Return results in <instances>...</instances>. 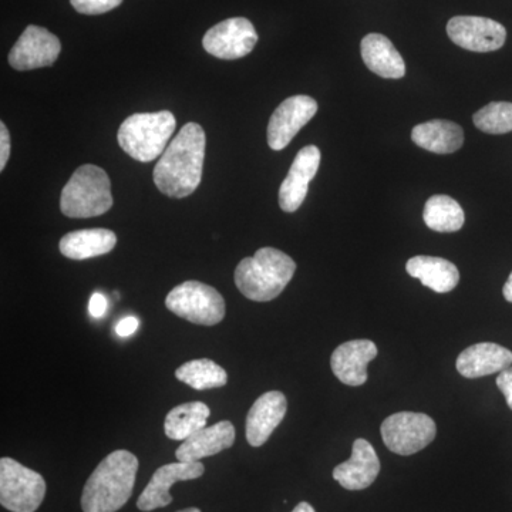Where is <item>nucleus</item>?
I'll list each match as a JSON object with an SVG mask.
<instances>
[{"instance_id":"obj_33","label":"nucleus","mask_w":512,"mask_h":512,"mask_svg":"<svg viewBox=\"0 0 512 512\" xmlns=\"http://www.w3.org/2000/svg\"><path fill=\"white\" fill-rule=\"evenodd\" d=\"M503 295H504L505 301L512 303V272H511L510 278H508V281L505 282V285L503 288Z\"/></svg>"},{"instance_id":"obj_9","label":"nucleus","mask_w":512,"mask_h":512,"mask_svg":"<svg viewBox=\"0 0 512 512\" xmlns=\"http://www.w3.org/2000/svg\"><path fill=\"white\" fill-rule=\"evenodd\" d=\"M258 43V33L245 18H232L218 23L205 33L202 46L211 56L237 60L248 56Z\"/></svg>"},{"instance_id":"obj_32","label":"nucleus","mask_w":512,"mask_h":512,"mask_svg":"<svg viewBox=\"0 0 512 512\" xmlns=\"http://www.w3.org/2000/svg\"><path fill=\"white\" fill-rule=\"evenodd\" d=\"M138 326H140V320L134 318V316H127V318H124L117 323L116 333L120 338H128V336L136 333Z\"/></svg>"},{"instance_id":"obj_29","label":"nucleus","mask_w":512,"mask_h":512,"mask_svg":"<svg viewBox=\"0 0 512 512\" xmlns=\"http://www.w3.org/2000/svg\"><path fill=\"white\" fill-rule=\"evenodd\" d=\"M497 387L504 394L505 402L512 410V366L505 369L497 376Z\"/></svg>"},{"instance_id":"obj_35","label":"nucleus","mask_w":512,"mask_h":512,"mask_svg":"<svg viewBox=\"0 0 512 512\" xmlns=\"http://www.w3.org/2000/svg\"><path fill=\"white\" fill-rule=\"evenodd\" d=\"M177 512H201V510H200V508L191 507V508H185V510H181V511H177Z\"/></svg>"},{"instance_id":"obj_10","label":"nucleus","mask_w":512,"mask_h":512,"mask_svg":"<svg viewBox=\"0 0 512 512\" xmlns=\"http://www.w3.org/2000/svg\"><path fill=\"white\" fill-rule=\"evenodd\" d=\"M447 35L454 45L476 53L495 52L507 40V30L501 23L480 16H456L448 20Z\"/></svg>"},{"instance_id":"obj_12","label":"nucleus","mask_w":512,"mask_h":512,"mask_svg":"<svg viewBox=\"0 0 512 512\" xmlns=\"http://www.w3.org/2000/svg\"><path fill=\"white\" fill-rule=\"evenodd\" d=\"M62 52L59 37L40 26L30 25L9 53V64L19 72L52 66Z\"/></svg>"},{"instance_id":"obj_23","label":"nucleus","mask_w":512,"mask_h":512,"mask_svg":"<svg viewBox=\"0 0 512 512\" xmlns=\"http://www.w3.org/2000/svg\"><path fill=\"white\" fill-rule=\"evenodd\" d=\"M412 140L417 147L431 153L451 154L463 147L464 133L453 121L431 120L413 128Z\"/></svg>"},{"instance_id":"obj_17","label":"nucleus","mask_w":512,"mask_h":512,"mask_svg":"<svg viewBox=\"0 0 512 512\" xmlns=\"http://www.w3.org/2000/svg\"><path fill=\"white\" fill-rule=\"evenodd\" d=\"M288 410V400L281 392H268L262 394L252 404L247 416V440L252 447L264 446L272 436L276 427L284 420Z\"/></svg>"},{"instance_id":"obj_15","label":"nucleus","mask_w":512,"mask_h":512,"mask_svg":"<svg viewBox=\"0 0 512 512\" xmlns=\"http://www.w3.org/2000/svg\"><path fill=\"white\" fill-rule=\"evenodd\" d=\"M380 473V460L372 444L365 439L353 443L352 457L333 470V478L345 490L362 491L375 483Z\"/></svg>"},{"instance_id":"obj_27","label":"nucleus","mask_w":512,"mask_h":512,"mask_svg":"<svg viewBox=\"0 0 512 512\" xmlns=\"http://www.w3.org/2000/svg\"><path fill=\"white\" fill-rule=\"evenodd\" d=\"M478 130L487 134H507L512 131V103L493 101L473 116Z\"/></svg>"},{"instance_id":"obj_25","label":"nucleus","mask_w":512,"mask_h":512,"mask_svg":"<svg viewBox=\"0 0 512 512\" xmlns=\"http://www.w3.org/2000/svg\"><path fill=\"white\" fill-rule=\"evenodd\" d=\"M424 222L436 232H457L466 222L463 208L448 195H433L424 205Z\"/></svg>"},{"instance_id":"obj_16","label":"nucleus","mask_w":512,"mask_h":512,"mask_svg":"<svg viewBox=\"0 0 512 512\" xmlns=\"http://www.w3.org/2000/svg\"><path fill=\"white\" fill-rule=\"evenodd\" d=\"M377 356L372 340H349L330 357L333 375L348 386H363L367 382V366Z\"/></svg>"},{"instance_id":"obj_4","label":"nucleus","mask_w":512,"mask_h":512,"mask_svg":"<svg viewBox=\"0 0 512 512\" xmlns=\"http://www.w3.org/2000/svg\"><path fill=\"white\" fill-rule=\"evenodd\" d=\"M175 127L177 120L171 111L133 114L121 124L117 140L128 156L150 163L163 156Z\"/></svg>"},{"instance_id":"obj_19","label":"nucleus","mask_w":512,"mask_h":512,"mask_svg":"<svg viewBox=\"0 0 512 512\" xmlns=\"http://www.w3.org/2000/svg\"><path fill=\"white\" fill-rule=\"evenodd\" d=\"M512 365V352L497 343H477L457 357V370L467 379L495 375L504 372Z\"/></svg>"},{"instance_id":"obj_34","label":"nucleus","mask_w":512,"mask_h":512,"mask_svg":"<svg viewBox=\"0 0 512 512\" xmlns=\"http://www.w3.org/2000/svg\"><path fill=\"white\" fill-rule=\"evenodd\" d=\"M292 512H316V511H315V508H313L311 504L305 503V501H303V503H299L298 505H296L295 510H293Z\"/></svg>"},{"instance_id":"obj_2","label":"nucleus","mask_w":512,"mask_h":512,"mask_svg":"<svg viewBox=\"0 0 512 512\" xmlns=\"http://www.w3.org/2000/svg\"><path fill=\"white\" fill-rule=\"evenodd\" d=\"M138 458L127 450L109 454L84 485L83 512H117L133 494Z\"/></svg>"},{"instance_id":"obj_3","label":"nucleus","mask_w":512,"mask_h":512,"mask_svg":"<svg viewBox=\"0 0 512 512\" xmlns=\"http://www.w3.org/2000/svg\"><path fill=\"white\" fill-rule=\"evenodd\" d=\"M291 256L275 248H261L244 258L235 269V284L245 298L269 302L278 298L295 275Z\"/></svg>"},{"instance_id":"obj_21","label":"nucleus","mask_w":512,"mask_h":512,"mask_svg":"<svg viewBox=\"0 0 512 512\" xmlns=\"http://www.w3.org/2000/svg\"><path fill=\"white\" fill-rule=\"evenodd\" d=\"M117 244V235L110 229L93 228L69 232L60 239V252L74 261L110 254Z\"/></svg>"},{"instance_id":"obj_8","label":"nucleus","mask_w":512,"mask_h":512,"mask_svg":"<svg viewBox=\"0 0 512 512\" xmlns=\"http://www.w3.org/2000/svg\"><path fill=\"white\" fill-rule=\"evenodd\" d=\"M382 439L386 447L399 456H413L436 439L437 426L424 413H394L383 421Z\"/></svg>"},{"instance_id":"obj_13","label":"nucleus","mask_w":512,"mask_h":512,"mask_svg":"<svg viewBox=\"0 0 512 512\" xmlns=\"http://www.w3.org/2000/svg\"><path fill=\"white\" fill-rule=\"evenodd\" d=\"M205 473L204 464L198 463H177L165 464L158 468L151 477L150 483L144 488L143 493L138 497V510L150 512L158 508L167 507L173 503L170 488L178 481H190L200 478Z\"/></svg>"},{"instance_id":"obj_28","label":"nucleus","mask_w":512,"mask_h":512,"mask_svg":"<svg viewBox=\"0 0 512 512\" xmlns=\"http://www.w3.org/2000/svg\"><path fill=\"white\" fill-rule=\"evenodd\" d=\"M74 9L83 15H103L116 9L123 0H70Z\"/></svg>"},{"instance_id":"obj_14","label":"nucleus","mask_w":512,"mask_h":512,"mask_svg":"<svg viewBox=\"0 0 512 512\" xmlns=\"http://www.w3.org/2000/svg\"><path fill=\"white\" fill-rule=\"evenodd\" d=\"M320 150L315 146L303 147L289 168L284 183L279 188V207L285 212H295L301 208L309 184L318 174L320 165Z\"/></svg>"},{"instance_id":"obj_31","label":"nucleus","mask_w":512,"mask_h":512,"mask_svg":"<svg viewBox=\"0 0 512 512\" xmlns=\"http://www.w3.org/2000/svg\"><path fill=\"white\" fill-rule=\"evenodd\" d=\"M107 306H109V302H107L106 296L103 293H94L89 302L90 315L97 319L103 318L106 315Z\"/></svg>"},{"instance_id":"obj_24","label":"nucleus","mask_w":512,"mask_h":512,"mask_svg":"<svg viewBox=\"0 0 512 512\" xmlns=\"http://www.w3.org/2000/svg\"><path fill=\"white\" fill-rule=\"evenodd\" d=\"M211 410L202 402L180 404L165 416V436L171 440L184 441L198 430L207 427Z\"/></svg>"},{"instance_id":"obj_5","label":"nucleus","mask_w":512,"mask_h":512,"mask_svg":"<svg viewBox=\"0 0 512 512\" xmlns=\"http://www.w3.org/2000/svg\"><path fill=\"white\" fill-rule=\"evenodd\" d=\"M113 207L109 175L97 165L77 168L64 185L60 210L69 218H92L106 214Z\"/></svg>"},{"instance_id":"obj_22","label":"nucleus","mask_w":512,"mask_h":512,"mask_svg":"<svg viewBox=\"0 0 512 512\" xmlns=\"http://www.w3.org/2000/svg\"><path fill=\"white\" fill-rule=\"evenodd\" d=\"M407 274L437 293L453 291L460 282V272L453 262L436 256L419 255L409 259Z\"/></svg>"},{"instance_id":"obj_11","label":"nucleus","mask_w":512,"mask_h":512,"mask_svg":"<svg viewBox=\"0 0 512 512\" xmlns=\"http://www.w3.org/2000/svg\"><path fill=\"white\" fill-rule=\"evenodd\" d=\"M316 113H318V103L312 97L298 94L282 101L269 120V147L275 151L284 150Z\"/></svg>"},{"instance_id":"obj_7","label":"nucleus","mask_w":512,"mask_h":512,"mask_svg":"<svg viewBox=\"0 0 512 512\" xmlns=\"http://www.w3.org/2000/svg\"><path fill=\"white\" fill-rule=\"evenodd\" d=\"M46 481L13 458L0 460V504L12 512H35L45 500Z\"/></svg>"},{"instance_id":"obj_1","label":"nucleus","mask_w":512,"mask_h":512,"mask_svg":"<svg viewBox=\"0 0 512 512\" xmlns=\"http://www.w3.org/2000/svg\"><path fill=\"white\" fill-rule=\"evenodd\" d=\"M205 146L204 128L197 123L185 124L154 167L158 190L171 198H185L195 192L201 184Z\"/></svg>"},{"instance_id":"obj_18","label":"nucleus","mask_w":512,"mask_h":512,"mask_svg":"<svg viewBox=\"0 0 512 512\" xmlns=\"http://www.w3.org/2000/svg\"><path fill=\"white\" fill-rule=\"evenodd\" d=\"M235 427L231 421L224 420L211 427H204L192 434L175 451L177 461L198 463L202 458L217 456L221 451L234 446Z\"/></svg>"},{"instance_id":"obj_30","label":"nucleus","mask_w":512,"mask_h":512,"mask_svg":"<svg viewBox=\"0 0 512 512\" xmlns=\"http://www.w3.org/2000/svg\"><path fill=\"white\" fill-rule=\"evenodd\" d=\"M10 157V136L6 124L0 123V171L5 170Z\"/></svg>"},{"instance_id":"obj_26","label":"nucleus","mask_w":512,"mask_h":512,"mask_svg":"<svg viewBox=\"0 0 512 512\" xmlns=\"http://www.w3.org/2000/svg\"><path fill=\"white\" fill-rule=\"evenodd\" d=\"M175 377L195 390L217 389L228 383L225 369L210 359H197L184 363L175 370Z\"/></svg>"},{"instance_id":"obj_6","label":"nucleus","mask_w":512,"mask_h":512,"mask_svg":"<svg viewBox=\"0 0 512 512\" xmlns=\"http://www.w3.org/2000/svg\"><path fill=\"white\" fill-rule=\"evenodd\" d=\"M165 306L195 325L214 326L225 318V301L221 293L198 281L175 286L165 298Z\"/></svg>"},{"instance_id":"obj_20","label":"nucleus","mask_w":512,"mask_h":512,"mask_svg":"<svg viewBox=\"0 0 512 512\" xmlns=\"http://www.w3.org/2000/svg\"><path fill=\"white\" fill-rule=\"evenodd\" d=\"M360 50L367 69L377 76L397 80L406 74V63L389 37L380 33H370L363 37Z\"/></svg>"}]
</instances>
